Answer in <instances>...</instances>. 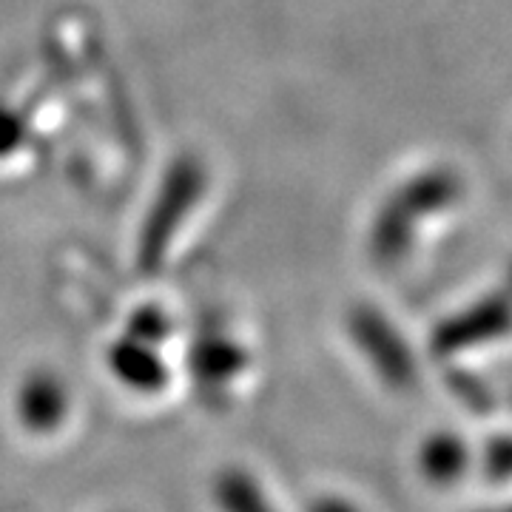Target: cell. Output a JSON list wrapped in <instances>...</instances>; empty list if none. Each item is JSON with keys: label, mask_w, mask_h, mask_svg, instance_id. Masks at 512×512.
Listing matches in <instances>:
<instances>
[{"label": "cell", "mask_w": 512, "mask_h": 512, "mask_svg": "<svg viewBox=\"0 0 512 512\" xmlns=\"http://www.w3.org/2000/svg\"><path fill=\"white\" fill-rule=\"evenodd\" d=\"M72 410V393L52 370H32L18 387L15 416L29 436H55Z\"/></svg>", "instance_id": "obj_2"}, {"label": "cell", "mask_w": 512, "mask_h": 512, "mask_svg": "<svg viewBox=\"0 0 512 512\" xmlns=\"http://www.w3.org/2000/svg\"><path fill=\"white\" fill-rule=\"evenodd\" d=\"M242 365V350L222 336H205L197 348H191V373L208 399L220 396L237 379V373H242Z\"/></svg>", "instance_id": "obj_4"}, {"label": "cell", "mask_w": 512, "mask_h": 512, "mask_svg": "<svg viewBox=\"0 0 512 512\" xmlns=\"http://www.w3.org/2000/svg\"><path fill=\"white\" fill-rule=\"evenodd\" d=\"M128 336H134V339L148 342V345H154V348H157L165 336H168V322H165V316L160 311L137 313V316L131 319V330H128Z\"/></svg>", "instance_id": "obj_6"}, {"label": "cell", "mask_w": 512, "mask_h": 512, "mask_svg": "<svg viewBox=\"0 0 512 512\" xmlns=\"http://www.w3.org/2000/svg\"><path fill=\"white\" fill-rule=\"evenodd\" d=\"M109 367L114 379L134 393H160L168 384V367L154 345L134 336L120 339L109 353Z\"/></svg>", "instance_id": "obj_3"}, {"label": "cell", "mask_w": 512, "mask_h": 512, "mask_svg": "<svg viewBox=\"0 0 512 512\" xmlns=\"http://www.w3.org/2000/svg\"><path fill=\"white\" fill-rule=\"evenodd\" d=\"M202 191V168L191 160H183L171 168L160 197L151 208V220L146 222L143 242H140V265L143 271H157L165 254L168 237L183 225V214L197 202Z\"/></svg>", "instance_id": "obj_1"}, {"label": "cell", "mask_w": 512, "mask_h": 512, "mask_svg": "<svg viewBox=\"0 0 512 512\" xmlns=\"http://www.w3.org/2000/svg\"><path fill=\"white\" fill-rule=\"evenodd\" d=\"M211 501L217 512H279L265 484L239 464H228L214 473Z\"/></svg>", "instance_id": "obj_5"}]
</instances>
